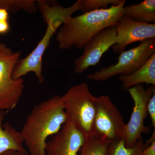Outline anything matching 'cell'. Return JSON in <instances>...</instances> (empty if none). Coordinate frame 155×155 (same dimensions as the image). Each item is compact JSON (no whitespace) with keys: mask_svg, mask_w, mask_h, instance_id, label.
I'll use <instances>...</instances> for the list:
<instances>
[{"mask_svg":"<svg viewBox=\"0 0 155 155\" xmlns=\"http://www.w3.org/2000/svg\"><path fill=\"white\" fill-rule=\"evenodd\" d=\"M67 120L62 96H54L35 106L20 131L30 155H46L48 138L58 133Z\"/></svg>","mask_w":155,"mask_h":155,"instance_id":"1","label":"cell"},{"mask_svg":"<svg viewBox=\"0 0 155 155\" xmlns=\"http://www.w3.org/2000/svg\"><path fill=\"white\" fill-rule=\"evenodd\" d=\"M125 2V0H122L118 5L70 17L56 33L58 47L62 50L83 48L87 42L101 31L117 25L123 15Z\"/></svg>","mask_w":155,"mask_h":155,"instance_id":"2","label":"cell"},{"mask_svg":"<svg viewBox=\"0 0 155 155\" xmlns=\"http://www.w3.org/2000/svg\"><path fill=\"white\" fill-rule=\"evenodd\" d=\"M37 2L38 9L47 24L46 30L35 48L26 57L19 59L17 62L13 70L12 77L14 79L22 78L29 72H32L38 82L42 83L45 80L42 58L45 52L60 27L74 13L78 11V6L75 2L70 7L65 8L53 1L39 0Z\"/></svg>","mask_w":155,"mask_h":155,"instance_id":"3","label":"cell"},{"mask_svg":"<svg viewBox=\"0 0 155 155\" xmlns=\"http://www.w3.org/2000/svg\"><path fill=\"white\" fill-rule=\"evenodd\" d=\"M94 97L86 83L72 87L62 96L68 120L82 132L85 139L96 135Z\"/></svg>","mask_w":155,"mask_h":155,"instance_id":"4","label":"cell"},{"mask_svg":"<svg viewBox=\"0 0 155 155\" xmlns=\"http://www.w3.org/2000/svg\"><path fill=\"white\" fill-rule=\"evenodd\" d=\"M21 52L14 51L0 42V110H11L20 101L24 86L23 78L14 79L12 73Z\"/></svg>","mask_w":155,"mask_h":155,"instance_id":"5","label":"cell"},{"mask_svg":"<svg viewBox=\"0 0 155 155\" xmlns=\"http://www.w3.org/2000/svg\"><path fill=\"white\" fill-rule=\"evenodd\" d=\"M155 53V38L146 40L137 46L120 53L117 63L87 75V78L101 81L116 75H129L143 66Z\"/></svg>","mask_w":155,"mask_h":155,"instance_id":"6","label":"cell"},{"mask_svg":"<svg viewBox=\"0 0 155 155\" xmlns=\"http://www.w3.org/2000/svg\"><path fill=\"white\" fill-rule=\"evenodd\" d=\"M134 102L133 111L130 119L125 124L122 139L127 147H132L141 137L143 133H149L150 128L144 125L148 115L147 104L155 92V86L145 89L141 84L127 89Z\"/></svg>","mask_w":155,"mask_h":155,"instance_id":"7","label":"cell"},{"mask_svg":"<svg viewBox=\"0 0 155 155\" xmlns=\"http://www.w3.org/2000/svg\"><path fill=\"white\" fill-rule=\"evenodd\" d=\"M95 109L94 127L96 135L109 141L122 139L125 123L124 118L110 96L94 97Z\"/></svg>","mask_w":155,"mask_h":155,"instance_id":"8","label":"cell"},{"mask_svg":"<svg viewBox=\"0 0 155 155\" xmlns=\"http://www.w3.org/2000/svg\"><path fill=\"white\" fill-rule=\"evenodd\" d=\"M117 42L116 25L100 31L84 45L83 54L74 61L75 73L82 74L90 67L96 66L103 54Z\"/></svg>","mask_w":155,"mask_h":155,"instance_id":"9","label":"cell"},{"mask_svg":"<svg viewBox=\"0 0 155 155\" xmlns=\"http://www.w3.org/2000/svg\"><path fill=\"white\" fill-rule=\"evenodd\" d=\"M85 138L82 132L69 120L61 130L48 140L46 155H78Z\"/></svg>","mask_w":155,"mask_h":155,"instance_id":"10","label":"cell"},{"mask_svg":"<svg viewBox=\"0 0 155 155\" xmlns=\"http://www.w3.org/2000/svg\"><path fill=\"white\" fill-rule=\"evenodd\" d=\"M116 27L117 42L112 48L117 54L124 51L127 45L135 42L155 38V23L137 22L122 16Z\"/></svg>","mask_w":155,"mask_h":155,"instance_id":"11","label":"cell"},{"mask_svg":"<svg viewBox=\"0 0 155 155\" xmlns=\"http://www.w3.org/2000/svg\"><path fill=\"white\" fill-rule=\"evenodd\" d=\"M6 114L5 111L0 110V154L10 150L27 152L20 131H17L8 122L2 125Z\"/></svg>","mask_w":155,"mask_h":155,"instance_id":"12","label":"cell"},{"mask_svg":"<svg viewBox=\"0 0 155 155\" xmlns=\"http://www.w3.org/2000/svg\"><path fill=\"white\" fill-rule=\"evenodd\" d=\"M119 79L126 89L143 83L155 86V53L135 72L129 75H120Z\"/></svg>","mask_w":155,"mask_h":155,"instance_id":"13","label":"cell"},{"mask_svg":"<svg viewBox=\"0 0 155 155\" xmlns=\"http://www.w3.org/2000/svg\"><path fill=\"white\" fill-rule=\"evenodd\" d=\"M122 16L137 22H155V1L145 0L136 5L124 7Z\"/></svg>","mask_w":155,"mask_h":155,"instance_id":"14","label":"cell"},{"mask_svg":"<svg viewBox=\"0 0 155 155\" xmlns=\"http://www.w3.org/2000/svg\"><path fill=\"white\" fill-rule=\"evenodd\" d=\"M110 142L97 135L85 139L78 155H109Z\"/></svg>","mask_w":155,"mask_h":155,"instance_id":"15","label":"cell"},{"mask_svg":"<svg viewBox=\"0 0 155 155\" xmlns=\"http://www.w3.org/2000/svg\"><path fill=\"white\" fill-rule=\"evenodd\" d=\"M147 146L141 137L132 147H127L122 139L110 143L109 155H141L143 150Z\"/></svg>","mask_w":155,"mask_h":155,"instance_id":"16","label":"cell"},{"mask_svg":"<svg viewBox=\"0 0 155 155\" xmlns=\"http://www.w3.org/2000/svg\"><path fill=\"white\" fill-rule=\"evenodd\" d=\"M37 1L34 0H0V8L15 13L20 10L34 14L38 10Z\"/></svg>","mask_w":155,"mask_h":155,"instance_id":"17","label":"cell"},{"mask_svg":"<svg viewBox=\"0 0 155 155\" xmlns=\"http://www.w3.org/2000/svg\"><path fill=\"white\" fill-rule=\"evenodd\" d=\"M122 0H79L80 10L82 13L107 9L109 6L118 5Z\"/></svg>","mask_w":155,"mask_h":155,"instance_id":"18","label":"cell"},{"mask_svg":"<svg viewBox=\"0 0 155 155\" xmlns=\"http://www.w3.org/2000/svg\"><path fill=\"white\" fill-rule=\"evenodd\" d=\"M147 109L151 121L152 126L155 129V92L148 103Z\"/></svg>","mask_w":155,"mask_h":155,"instance_id":"19","label":"cell"},{"mask_svg":"<svg viewBox=\"0 0 155 155\" xmlns=\"http://www.w3.org/2000/svg\"><path fill=\"white\" fill-rule=\"evenodd\" d=\"M141 155H155V139L143 150Z\"/></svg>","mask_w":155,"mask_h":155,"instance_id":"20","label":"cell"},{"mask_svg":"<svg viewBox=\"0 0 155 155\" xmlns=\"http://www.w3.org/2000/svg\"><path fill=\"white\" fill-rule=\"evenodd\" d=\"M10 30L8 21H0V35L5 34Z\"/></svg>","mask_w":155,"mask_h":155,"instance_id":"21","label":"cell"},{"mask_svg":"<svg viewBox=\"0 0 155 155\" xmlns=\"http://www.w3.org/2000/svg\"><path fill=\"white\" fill-rule=\"evenodd\" d=\"M9 12L4 9L0 8V21H8Z\"/></svg>","mask_w":155,"mask_h":155,"instance_id":"22","label":"cell"},{"mask_svg":"<svg viewBox=\"0 0 155 155\" xmlns=\"http://www.w3.org/2000/svg\"><path fill=\"white\" fill-rule=\"evenodd\" d=\"M16 151H15L10 150L5 152L2 153L0 155H16Z\"/></svg>","mask_w":155,"mask_h":155,"instance_id":"23","label":"cell"},{"mask_svg":"<svg viewBox=\"0 0 155 155\" xmlns=\"http://www.w3.org/2000/svg\"><path fill=\"white\" fill-rule=\"evenodd\" d=\"M15 155H28L27 152H16Z\"/></svg>","mask_w":155,"mask_h":155,"instance_id":"24","label":"cell"}]
</instances>
